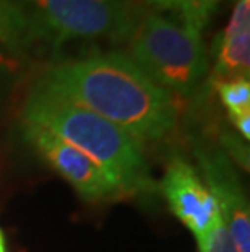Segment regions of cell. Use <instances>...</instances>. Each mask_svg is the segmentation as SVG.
I'll return each mask as SVG.
<instances>
[{
  "label": "cell",
  "mask_w": 250,
  "mask_h": 252,
  "mask_svg": "<svg viewBox=\"0 0 250 252\" xmlns=\"http://www.w3.org/2000/svg\"><path fill=\"white\" fill-rule=\"evenodd\" d=\"M7 244V241H5V236H3V231L0 229V246H5Z\"/></svg>",
  "instance_id": "16"
},
{
  "label": "cell",
  "mask_w": 250,
  "mask_h": 252,
  "mask_svg": "<svg viewBox=\"0 0 250 252\" xmlns=\"http://www.w3.org/2000/svg\"><path fill=\"white\" fill-rule=\"evenodd\" d=\"M250 31V0H237L222 36H234Z\"/></svg>",
  "instance_id": "13"
},
{
  "label": "cell",
  "mask_w": 250,
  "mask_h": 252,
  "mask_svg": "<svg viewBox=\"0 0 250 252\" xmlns=\"http://www.w3.org/2000/svg\"><path fill=\"white\" fill-rule=\"evenodd\" d=\"M36 33L57 39L129 37L135 26L125 0H13Z\"/></svg>",
  "instance_id": "4"
},
{
  "label": "cell",
  "mask_w": 250,
  "mask_h": 252,
  "mask_svg": "<svg viewBox=\"0 0 250 252\" xmlns=\"http://www.w3.org/2000/svg\"><path fill=\"white\" fill-rule=\"evenodd\" d=\"M21 124L39 127L80 150L125 197L150 194L156 189L140 142L112 122L39 85L25 99Z\"/></svg>",
  "instance_id": "2"
},
{
  "label": "cell",
  "mask_w": 250,
  "mask_h": 252,
  "mask_svg": "<svg viewBox=\"0 0 250 252\" xmlns=\"http://www.w3.org/2000/svg\"><path fill=\"white\" fill-rule=\"evenodd\" d=\"M169 210L198 238L208 231L221 217L215 197L201 174L182 158H174L167 164L159 184Z\"/></svg>",
  "instance_id": "6"
},
{
  "label": "cell",
  "mask_w": 250,
  "mask_h": 252,
  "mask_svg": "<svg viewBox=\"0 0 250 252\" xmlns=\"http://www.w3.org/2000/svg\"><path fill=\"white\" fill-rule=\"evenodd\" d=\"M221 2L222 0H190V3L185 7V10L180 12L182 23L201 33V30L208 23L211 13L215 12V8Z\"/></svg>",
  "instance_id": "12"
},
{
  "label": "cell",
  "mask_w": 250,
  "mask_h": 252,
  "mask_svg": "<svg viewBox=\"0 0 250 252\" xmlns=\"http://www.w3.org/2000/svg\"><path fill=\"white\" fill-rule=\"evenodd\" d=\"M201 178L215 197L221 217L239 252H250V210L244 187L232 166L220 152L200 148L196 152Z\"/></svg>",
  "instance_id": "7"
},
{
  "label": "cell",
  "mask_w": 250,
  "mask_h": 252,
  "mask_svg": "<svg viewBox=\"0 0 250 252\" xmlns=\"http://www.w3.org/2000/svg\"><path fill=\"white\" fill-rule=\"evenodd\" d=\"M129 39L132 61L171 94H190L208 72L201 33L184 23L150 13Z\"/></svg>",
  "instance_id": "3"
},
{
  "label": "cell",
  "mask_w": 250,
  "mask_h": 252,
  "mask_svg": "<svg viewBox=\"0 0 250 252\" xmlns=\"http://www.w3.org/2000/svg\"><path fill=\"white\" fill-rule=\"evenodd\" d=\"M25 137L52 171L65 179L86 202H115L125 198L99 166L80 150L39 127L23 124Z\"/></svg>",
  "instance_id": "5"
},
{
  "label": "cell",
  "mask_w": 250,
  "mask_h": 252,
  "mask_svg": "<svg viewBox=\"0 0 250 252\" xmlns=\"http://www.w3.org/2000/svg\"><path fill=\"white\" fill-rule=\"evenodd\" d=\"M150 3L156 5L159 8H172V10H185V7L190 3V0H148Z\"/></svg>",
  "instance_id": "15"
},
{
  "label": "cell",
  "mask_w": 250,
  "mask_h": 252,
  "mask_svg": "<svg viewBox=\"0 0 250 252\" xmlns=\"http://www.w3.org/2000/svg\"><path fill=\"white\" fill-rule=\"evenodd\" d=\"M250 72V31L234 36L218 37L215 63V82L237 77H247Z\"/></svg>",
  "instance_id": "8"
},
{
  "label": "cell",
  "mask_w": 250,
  "mask_h": 252,
  "mask_svg": "<svg viewBox=\"0 0 250 252\" xmlns=\"http://www.w3.org/2000/svg\"><path fill=\"white\" fill-rule=\"evenodd\" d=\"M34 36L33 26L18 5L13 0H0V44L20 52Z\"/></svg>",
  "instance_id": "9"
},
{
  "label": "cell",
  "mask_w": 250,
  "mask_h": 252,
  "mask_svg": "<svg viewBox=\"0 0 250 252\" xmlns=\"http://www.w3.org/2000/svg\"><path fill=\"white\" fill-rule=\"evenodd\" d=\"M215 85L221 103L229 116L250 111V82L247 77L216 80Z\"/></svg>",
  "instance_id": "10"
},
{
  "label": "cell",
  "mask_w": 250,
  "mask_h": 252,
  "mask_svg": "<svg viewBox=\"0 0 250 252\" xmlns=\"http://www.w3.org/2000/svg\"><path fill=\"white\" fill-rule=\"evenodd\" d=\"M38 85L112 122L140 143L161 140L177 124L172 94L117 52L52 65Z\"/></svg>",
  "instance_id": "1"
},
{
  "label": "cell",
  "mask_w": 250,
  "mask_h": 252,
  "mask_svg": "<svg viewBox=\"0 0 250 252\" xmlns=\"http://www.w3.org/2000/svg\"><path fill=\"white\" fill-rule=\"evenodd\" d=\"M198 252H239L224 220L220 217L208 231L196 238Z\"/></svg>",
  "instance_id": "11"
},
{
  "label": "cell",
  "mask_w": 250,
  "mask_h": 252,
  "mask_svg": "<svg viewBox=\"0 0 250 252\" xmlns=\"http://www.w3.org/2000/svg\"><path fill=\"white\" fill-rule=\"evenodd\" d=\"M0 252H7V244H5V246H0Z\"/></svg>",
  "instance_id": "17"
},
{
  "label": "cell",
  "mask_w": 250,
  "mask_h": 252,
  "mask_svg": "<svg viewBox=\"0 0 250 252\" xmlns=\"http://www.w3.org/2000/svg\"><path fill=\"white\" fill-rule=\"evenodd\" d=\"M229 119L234 124V127L239 130V133H241L246 140H249L250 138V111H244V112H239V114L229 116Z\"/></svg>",
  "instance_id": "14"
}]
</instances>
